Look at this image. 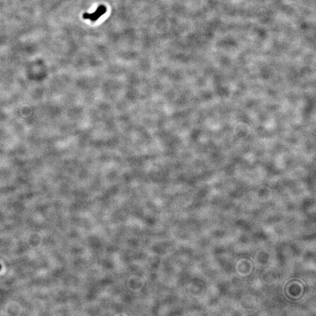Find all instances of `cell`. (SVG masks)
I'll use <instances>...</instances> for the list:
<instances>
[{
	"label": "cell",
	"instance_id": "6da1fadb",
	"mask_svg": "<svg viewBox=\"0 0 316 316\" xmlns=\"http://www.w3.org/2000/svg\"><path fill=\"white\" fill-rule=\"evenodd\" d=\"M107 12V8L104 5H100L97 9L93 13H85L83 14V18L86 20H90L91 21L94 22L97 21L101 16Z\"/></svg>",
	"mask_w": 316,
	"mask_h": 316
},
{
	"label": "cell",
	"instance_id": "7a4b0ae2",
	"mask_svg": "<svg viewBox=\"0 0 316 316\" xmlns=\"http://www.w3.org/2000/svg\"><path fill=\"white\" fill-rule=\"evenodd\" d=\"M0 269H1V265H0Z\"/></svg>",
	"mask_w": 316,
	"mask_h": 316
}]
</instances>
